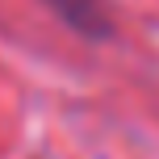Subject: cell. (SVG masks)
I'll use <instances>...</instances> for the list:
<instances>
[{
	"label": "cell",
	"mask_w": 159,
	"mask_h": 159,
	"mask_svg": "<svg viewBox=\"0 0 159 159\" xmlns=\"http://www.w3.org/2000/svg\"><path fill=\"white\" fill-rule=\"evenodd\" d=\"M67 25H75L80 34H105L109 30V17H105L101 0H46Z\"/></svg>",
	"instance_id": "1"
}]
</instances>
